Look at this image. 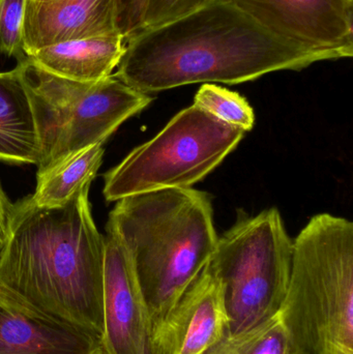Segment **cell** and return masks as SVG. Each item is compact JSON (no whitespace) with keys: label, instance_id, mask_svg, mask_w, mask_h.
<instances>
[{"label":"cell","instance_id":"obj_7","mask_svg":"<svg viewBox=\"0 0 353 354\" xmlns=\"http://www.w3.org/2000/svg\"><path fill=\"white\" fill-rule=\"evenodd\" d=\"M245 134L190 106L104 174V196L116 202L146 192L192 187L236 149Z\"/></svg>","mask_w":353,"mask_h":354},{"label":"cell","instance_id":"obj_2","mask_svg":"<svg viewBox=\"0 0 353 354\" xmlns=\"http://www.w3.org/2000/svg\"><path fill=\"white\" fill-rule=\"evenodd\" d=\"M336 59L278 39L233 4L218 0L128 39L114 76L151 95L196 83L240 84Z\"/></svg>","mask_w":353,"mask_h":354},{"label":"cell","instance_id":"obj_13","mask_svg":"<svg viewBox=\"0 0 353 354\" xmlns=\"http://www.w3.org/2000/svg\"><path fill=\"white\" fill-rule=\"evenodd\" d=\"M39 161L32 107L17 66L0 72V162L37 166Z\"/></svg>","mask_w":353,"mask_h":354},{"label":"cell","instance_id":"obj_12","mask_svg":"<svg viewBox=\"0 0 353 354\" xmlns=\"http://www.w3.org/2000/svg\"><path fill=\"white\" fill-rule=\"evenodd\" d=\"M124 49L122 35L114 32L52 44L26 57L56 76L95 82L111 76Z\"/></svg>","mask_w":353,"mask_h":354},{"label":"cell","instance_id":"obj_22","mask_svg":"<svg viewBox=\"0 0 353 354\" xmlns=\"http://www.w3.org/2000/svg\"><path fill=\"white\" fill-rule=\"evenodd\" d=\"M31 2H37V3H44V2L55 1V0H29Z\"/></svg>","mask_w":353,"mask_h":354},{"label":"cell","instance_id":"obj_17","mask_svg":"<svg viewBox=\"0 0 353 354\" xmlns=\"http://www.w3.org/2000/svg\"><path fill=\"white\" fill-rule=\"evenodd\" d=\"M193 105L245 133L252 130L255 124L254 110L248 101L240 93L217 84H203L197 91Z\"/></svg>","mask_w":353,"mask_h":354},{"label":"cell","instance_id":"obj_6","mask_svg":"<svg viewBox=\"0 0 353 354\" xmlns=\"http://www.w3.org/2000/svg\"><path fill=\"white\" fill-rule=\"evenodd\" d=\"M294 241L277 208L238 220L218 239L207 266L221 280L228 333L256 326L277 313L292 272Z\"/></svg>","mask_w":353,"mask_h":354},{"label":"cell","instance_id":"obj_18","mask_svg":"<svg viewBox=\"0 0 353 354\" xmlns=\"http://www.w3.org/2000/svg\"><path fill=\"white\" fill-rule=\"evenodd\" d=\"M28 0H0V54L26 57L23 43V23Z\"/></svg>","mask_w":353,"mask_h":354},{"label":"cell","instance_id":"obj_21","mask_svg":"<svg viewBox=\"0 0 353 354\" xmlns=\"http://www.w3.org/2000/svg\"><path fill=\"white\" fill-rule=\"evenodd\" d=\"M12 209V203L0 185V248L3 245L8 234V222H10Z\"/></svg>","mask_w":353,"mask_h":354},{"label":"cell","instance_id":"obj_11","mask_svg":"<svg viewBox=\"0 0 353 354\" xmlns=\"http://www.w3.org/2000/svg\"><path fill=\"white\" fill-rule=\"evenodd\" d=\"M117 32L115 0L27 2L23 23L25 56L52 44Z\"/></svg>","mask_w":353,"mask_h":354},{"label":"cell","instance_id":"obj_14","mask_svg":"<svg viewBox=\"0 0 353 354\" xmlns=\"http://www.w3.org/2000/svg\"><path fill=\"white\" fill-rule=\"evenodd\" d=\"M0 354H101L88 335L0 310Z\"/></svg>","mask_w":353,"mask_h":354},{"label":"cell","instance_id":"obj_8","mask_svg":"<svg viewBox=\"0 0 353 354\" xmlns=\"http://www.w3.org/2000/svg\"><path fill=\"white\" fill-rule=\"evenodd\" d=\"M286 43L353 55V0H224Z\"/></svg>","mask_w":353,"mask_h":354},{"label":"cell","instance_id":"obj_15","mask_svg":"<svg viewBox=\"0 0 353 354\" xmlns=\"http://www.w3.org/2000/svg\"><path fill=\"white\" fill-rule=\"evenodd\" d=\"M104 153V143H95L37 172V187L31 195L35 205H66L83 187L91 185L103 163Z\"/></svg>","mask_w":353,"mask_h":354},{"label":"cell","instance_id":"obj_19","mask_svg":"<svg viewBox=\"0 0 353 354\" xmlns=\"http://www.w3.org/2000/svg\"><path fill=\"white\" fill-rule=\"evenodd\" d=\"M216 1L218 0H149L144 29L166 24Z\"/></svg>","mask_w":353,"mask_h":354},{"label":"cell","instance_id":"obj_9","mask_svg":"<svg viewBox=\"0 0 353 354\" xmlns=\"http://www.w3.org/2000/svg\"><path fill=\"white\" fill-rule=\"evenodd\" d=\"M224 287L205 266L178 303L151 322V354H205L228 333Z\"/></svg>","mask_w":353,"mask_h":354},{"label":"cell","instance_id":"obj_16","mask_svg":"<svg viewBox=\"0 0 353 354\" xmlns=\"http://www.w3.org/2000/svg\"><path fill=\"white\" fill-rule=\"evenodd\" d=\"M205 354H303L281 310L256 326L225 335Z\"/></svg>","mask_w":353,"mask_h":354},{"label":"cell","instance_id":"obj_1","mask_svg":"<svg viewBox=\"0 0 353 354\" xmlns=\"http://www.w3.org/2000/svg\"><path fill=\"white\" fill-rule=\"evenodd\" d=\"M83 187L66 205L12 204L0 248V310L76 330L103 332L105 236Z\"/></svg>","mask_w":353,"mask_h":354},{"label":"cell","instance_id":"obj_10","mask_svg":"<svg viewBox=\"0 0 353 354\" xmlns=\"http://www.w3.org/2000/svg\"><path fill=\"white\" fill-rule=\"evenodd\" d=\"M151 319L130 258L117 237L107 232L103 272L101 354H145Z\"/></svg>","mask_w":353,"mask_h":354},{"label":"cell","instance_id":"obj_4","mask_svg":"<svg viewBox=\"0 0 353 354\" xmlns=\"http://www.w3.org/2000/svg\"><path fill=\"white\" fill-rule=\"evenodd\" d=\"M303 354H353V224L313 216L294 241L281 308Z\"/></svg>","mask_w":353,"mask_h":354},{"label":"cell","instance_id":"obj_5","mask_svg":"<svg viewBox=\"0 0 353 354\" xmlns=\"http://www.w3.org/2000/svg\"><path fill=\"white\" fill-rule=\"evenodd\" d=\"M30 100L39 143L37 172L95 143H105L153 97L124 84L114 75L95 82L56 76L32 60H19Z\"/></svg>","mask_w":353,"mask_h":354},{"label":"cell","instance_id":"obj_20","mask_svg":"<svg viewBox=\"0 0 353 354\" xmlns=\"http://www.w3.org/2000/svg\"><path fill=\"white\" fill-rule=\"evenodd\" d=\"M149 0H115V26L124 43L144 29Z\"/></svg>","mask_w":353,"mask_h":354},{"label":"cell","instance_id":"obj_3","mask_svg":"<svg viewBox=\"0 0 353 354\" xmlns=\"http://www.w3.org/2000/svg\"><path fill=\"white\" fill-rule=\"evenodd\" d=\"M106 230L130 258L151 322L178 303L209 263L219 239L211 196L193 187L122 198Z\"/></svg>","mask_w":353,"mask_h":354}]
</instances>
